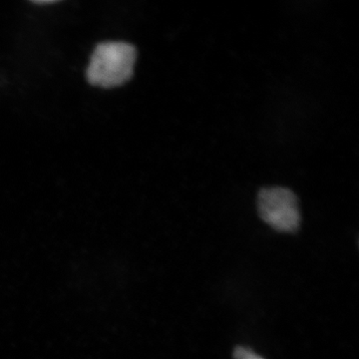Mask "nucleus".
Listing matches in <instances>:
<instances>
[{
  "instance_id": "f03ea898",
  "label": "nucleus",
  "mask_w": 359,
  "mask_h": 359,
  "mask_svg": "<svg viewBox=\"0 0 359 359\" xmlns=\"http://www.w3.org/2000/svg\"><path fill=\"white\" fill-rule=\"evenodd\" d=\"M257 207L261 218L271 228L292 233L301 223L297 198L285 188L264 189L259 194Z\"/></svg>"
},
{
  "instance_id": "7ed1b4c3",
  "label": "nucleus",
  "mask_w": 359,
  "mask_h": 359,
  "mask_svg": "<svg viewBox=\"0 0 359 359\" xmlns=\"http://www.w3.org/2000/svg\"><path fill=\"white\" fill-rule=\"evenodd\" d=\"M233 358L236 359H264L257 355V354L252 353L250 349L243 346H238L235 349Z\"/></svg>"
},
{
  "instance_id": "f257e3e1",
  "label": "nucleus",
  "mask_w": 359,
  "mask_h": 359,
  "mask_svg": "<svg viewBox=\"0 0 359 359\" xmlns=\"http://www.w3.org/2000/svg\"><path fill=\"white\" fill-rule=\"evenodd\" d=\"M137 53L133 45L107 42L96 47L92 54L87 78L92 85L112 88L126 83L134 72Z\"/></svg>"
}]
</instances>
